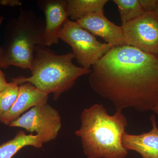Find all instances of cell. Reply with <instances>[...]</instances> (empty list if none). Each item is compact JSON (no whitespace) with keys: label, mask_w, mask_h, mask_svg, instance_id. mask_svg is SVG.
Masks as SVG:
<instances>
[{"label":"cell","mask_w":158,"mask_h":158,"mask_svg":"<svg viewBox=\"0 0 158 158\" xmlns=\"http://www.w3.org/2000/svg\"><path fill=\"white\" fill-rule=\"evenodd\" d=\"M92 68L90 87L116 110L146 112L158 103V56L131 46L113 47Z\"/></svg>","instance_id":"1"},{"label":"cell","mask_w":158,"mask_h":158,"mask_svg":"<svg viewBox=\"0 0 158 158\" xmlns=\"http://www.w3.org/2000/svg\"><path fill=\"white\" fill-rule=\"evenodd\" d=\"M81 126L76 131L81 139L88 158H125L128 150L123 144L127 118L122 110L113 115L101 104H94L83 110Z\"/></svg>","instance_id":"2"},{"label":"cell","mask_w":158,"mask_h":158,"mask_svg":"<svg viewBox=\"0 0 158 158\" xmlns=\"http://www.w3.org/2000/svg\"><path fill=\"white\" fill-rule=\"evenodd\" d=\"M72 52L57 55L44 46L36 47L30 69L31 76L12 79L18 85L29 82L47 94H53L56 101L61 94L70 89L80 77L90 74L91 70L75 65Z\"/></svg>","instance_id":"3"},{"label":"cell","mask_w":158,"mask_h":158,"mask_svg":"<svg viewBox=\"0 0 158 158\" xmlns=\"http://www.w3.org/2000/svg\"><path fill=\"white\" fill-rule=\"evenodd\" d=\"M44 27L43 18L32 9L21 8L18 16L6 26L0 69L14 66L30 70L36 47L42 45Z\"/></svg>","instance_id":"4"},{"label":"cell","mask_w":158,"mask_h":158,"mask_svg":"<svg viewBox=\"0 0 158 158\" xmlns=\"http://www.w3.org/2000/svg\"><path fill=\"white\" fill-rule=\"evenodd\" d=\"M59 38L70 46L79 64L87 69H90L113 48L100 42L77 22L69 18L60 30Z\"/></svg>","instance_id":"5"},{"label":"cell","mask_w":158,"mask_h":158,"mask_svg":"<svg viewBox=\"0 0 158 158\" xmlns=\"http://www.w3.org/2000/svg\"><path fill=\"white\" fill-rule=\"evenodd\" d=\"M9 126L36 133L43 144L56 138L62 127V121L59 112L47 102L31 108Z\"/></svg>","instance_id":"6"},{"label":"cell","mask_w":158,"mask_h":158,"mask_svg":"<svg viewBox=\"0 0 158 158\" xmlns=\"http://www.w3.org/2000/svg\"><path fill=\"white\" fill-rule=\"evenodd\" d=\"M122 27L126 45L158 56V15L155 11H144Z\"/></svg>","instance_id":"7"},{"label":"cell","mask_w":158,"mask_h":158,"mask_svg":"<svg viewBox=\"0 0 158 158\" xmlns=\"http://www.w3.org/2000/svg\"><path fill=\"white\" fill-rule=\"evenodd\" d=\"M37 6L45 17V27L43 36L42 45L52 46L59 42V34L68 19L66 0H40Z\"/></svg>","instance_id":"8"},{"label":"cell","mask_w":158,"mask_h":158,"mask_svg":"<svg viewBox=\"0 0 158 158\" xmlns=\"http://www.w3.org/2000/svg\"><path fill=\"white\" fill-rule=\"evenodd\" d=\"M76 22L83 28L102 38L113 47L126 45L122 27L110 21L103 11L89 15Z\"/></svg>","instance_id":"9"},{"label":"cell","mask_w":158,"mask_h":158,"mask_svg":"<svg viewBox=\"0 0 158 158\" xmlns=\"http://www.w3.org/2000/svg\"><path fill=\"white\" fill-rule=\"evenodd\" d=\"M48 95L29 82L22 84L19 86L18 94L14 103L0 119V122L9 126L26 111L47 102Z\"/></svg>","instance_id":"10"},{"label":"cell","mask_w":158,"mask_h":158,"mask_svg":"<svg viewBox=\"0 0 158 158\" xmlns=\"http://www.w3.org/2000/svg\"><path fill=\"white\" fill-rule=\"evenodd\" d=\"M150 120L152 129L150 131L138 135L126 132L123 137V146L138 152L142 158H158V127L154 114Z\"/></svg>","instance_id":"11"},{"label":"cell","mask_w":158,"mask_h":158,"mask_svg":"<svg viewBox=\"0 0 158 158\" xmlns=\"http://www.w3.org/2000/svg\"><path fill=\"white\" fill-rule=\"evenodd\" d=\"M42 145L36 135H27L23 131H20L14 138L0 145V158H11L22 148L27 146L40 148Z\"/></svg>","instance_id":"12"},{"label":"cell","mask_w":158,"mask_h":158,"mask_svg":"<svg viewBox=\"0 0 158 158\" xmlns=\"http://www.w3.org/2000/svg\"><path fill=\"white\" fill-rule=\"evenodd\" d=\"M68 17L75 21L89 15L103 11L108 0H66Z\"/></svg>","instance_id":"13"},{"label":"cell","mask_w":158,"mask_h":158,"mask_svg":"<svg viewBox=\"0 0 158 158\" xmlns=\"http://www.w3.org/2000/svg\"><path fill=\"white\" fill-rule=\"evenodd\" d=\"M113 2L118 6L122 25L144 13L139 0H113Z\"/></svg>","instance_id":"14"},{"label":"cell","mask_w":158,"mask_h":158,"mask_svg":"<svg viewBox=\"0 0 158 158\" xmlns=\"http://www.w3.org/2000/svg\"><path fill=\"white\" fill-rule=\"evenodd\" d=\"M19 86L15 82L9 83V87L0 93V119L14 103L19 92Z\"/></svg>","instance_id":"15"},{"label":"cell","mask_w":158,"mask_h":158,"mask_svg":"<svg viewBox=\"0 0 158 158\" xmlns=\"http://www.w3.org/2000/svg\"><path fill=\"white\" fill-rule=\"evenodd\" d=\"M158 0H139L144 11H155Z\"/></svg>","instance_id":"16"},{"label":"cell","mask_w":158,"mask_h":158,"mask_svg":"<svg viewBox=\"0 0 158 158\" xmlns=\"http://www.w3.org/2000/svg\"><path fill=\"white\" fill-rule=\"evenodd\" d=\"M22 2L19 0H1L0 5L2 6L14 7L22 6Z\"/></svg>","instance_id":"17"},{"label":"cell","mask_w":158,"mask_h":158,"mask_svg":"<svg viewBox=\"0 0 158 158\" xmlns=\"http://www.w3.org/2000/svg\"><path fill=\"white\" fill-rule=\"evenodd\" d=\"M9 83L6 81L5 75L2 70H0V93L4 91L9 87Z\"/></svg>","instance_id":"18"},{"label":"cell","mask_w":158,"mask_h":158,"mask_svg":"<svg viewBox=\"0 0 158 158\" xmlns=\"http://www.w3.org/2000/svg\"><path fill=\"white\" fill-rule=\"evenodd\" d=\"M3 20H4V17L2 16H0V27H1ZM2 47L0 46V59H1V57H2Z\"/></svg>","instance_id":"19"},{"label":"cell","mask_w":158,"mask_h":158,"mask_svg":"<svg viewBox=\"0 0 158 158\" xmlns=\"http://www.w3.org/2000/svg\"><path fill=\"white\" fill-rule=\"evenodd\" d=\"M151 110L153 111L154 113H156V114H158V103L156 105V106H155Z\"/></svg>","instance_id":"20"},{"label":"cell","mask_w":158,"mask_h":158,"mask_svg":"<svg viewBox=\"0 0 158 158\" xmlns=\"http://www.w3.org/2000/svg\"><path fill=\"white\" fill-rule=\"evenodd\" d=\"M155 12L158 15V1L157 3V6L156 9L155 10Z\"/></svg>","instance_id":"21"}]
</instances>
